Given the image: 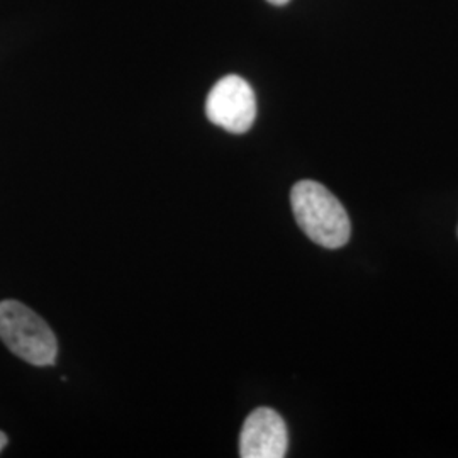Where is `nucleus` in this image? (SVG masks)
<instances>
[{"instance_id":"1","label":"nucleus","mask_w":458,"mask_h":458,"mask_svg":"<svg viewBox=\"0 0 458 458\" xmlns=\"http://www.w3.org/2000/svg\"><path fill=\"white\" fill-rule=\"evenodd\" d=\"M291 204L299 228L316 245L323 248H342L348 243L352 225L344 204L314 181L295 183L291 192Z\"/></svg>"},{"instance_id":"4","label":"nucleus","mask_w":458,"mask_h":458,"mask_svg":"<svg viewBox=\"0 0 458 458\" xmlns=\"http://www.w3.org/2000/svg\"><path fill=\"white\" fill-rule=\"evenodd\" d=\"M289 435L280 414L270 408H259L246 418L240 437L243 458H282L287 454Z\"/></svg>"},{"instance_id":"3","label":"nucleus","mask_w":458,"mask_h":458,"mask_svg":"<svg viewBox=\"0 0 458 458\" xmlns=\"http://www.w3.org/2000/svg\"><path fill=\"white\" fill-rule=\"evenodd\" d=\"M208 119L233 134L248 131L257 117V98L251 85L238 75H228L214 85L206 100Z\"/></svg>"},{"instance_id":"6","label":"nucleus","mask_w":458,"mask_h":458,"mask_svg":"<svg viewBox=\"0 0 458 458\" xmlns=\"http://www.w3.org/2000/svg\"><path fill=\"white\" fill-rule=\"evenodd\" d=\"M7 445V437L0 431V452H2V448Z\"/></svg>"},{"instance_id":"2","label":"nucleus","mask_w":458,"mask_h":458,"mask_svg":"<svg viewBox=\"0 0 458 458\" xmlns=\"http://www.w3.org/2000/svg\"><path fill=\"white\" fill-rule=\"evenodd\" d=\"M0 340L19 359L36 367L53 365L58 357V342L51 327L17 301L0 302Z\"/></svg>"},{"instance_id":"5","label":"nucleus","mask_w":458,"mask_h":458,"mask_svg":"<svg viewBox=\"0 0 458 458\" xmlns=\"http://www.w3.org/2000/svg\"><path fill=\"white\" fill-rule=\"evenodd\" d=\"M268 4H272V5H285V4H289L291 0H267Z\"/></svg>"}]
</instances>
